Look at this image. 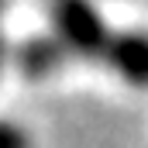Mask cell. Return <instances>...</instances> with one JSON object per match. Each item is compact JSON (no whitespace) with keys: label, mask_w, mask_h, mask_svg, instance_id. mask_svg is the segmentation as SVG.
Listing matches in <instances>:
<instances>
[{"label":"cell","mask_w":148,"mask_h":148,"mask_svg":"<svg viewBox=\"0 0 148 148\" xmlns=\"http://www.w3.org/2000/svg\"><path fill=\"white\" fill-rule=\"evenodd\" d=\"M0 66H3V31H0Z\"/></svg>","instance_id":"5"},{"label":"cell","mask_w":148,"mask_h":148,"mask_svg":"<svg viewBox=\"0 0 148 148\" xmlns=\"http://www.w3.org/2000/svg\"><path fill=\"white\" fill-rule=\"evenodd\" d=\"M0 148H31V134L10 121H0Z\"/></svg>","instance_id":"4"},{"label":"cell","mask_w":148,"mask_h":148,"mask_svg":"<svg viewBox=\"0 0 148 148\" xmlns=\"http://www.w3.org/2000/svg\"><path fill=\"white\" fill-rule=\"evenodd\" d=\"M103 62L127 86L148 90V31H114Z\"/></svg>","instance_id":"2"},{"label":"cell","mask_w":148,"mask_h":148,"mask_svg":"<svg viewBox=\"0 0 148 148\" xmlns=\"http://www.w3.org/2000/svg\"><path fill=\"white\" fill-rule=\"evenodd\" d=\"M48 17H52L55 41L66 52L83 59H103L110 45V31L90 0H48Z\"/></svg>","instance_id":"1"},{"label":"cell","mask_w":148,"mask_h":148,"mask_svg":"<svg viewBox=\"0 0 148 148\" xmlns=\"http://www.w3.org/2000/svg\"><path fill=\"white\" fill-rule=\"evenodd\" d=\"M66 48L52 38V41H31V45H21V69L28 76H45L52 73L59 62H62Z\"/></svg>","instance_id":"3"}]
</instances>
